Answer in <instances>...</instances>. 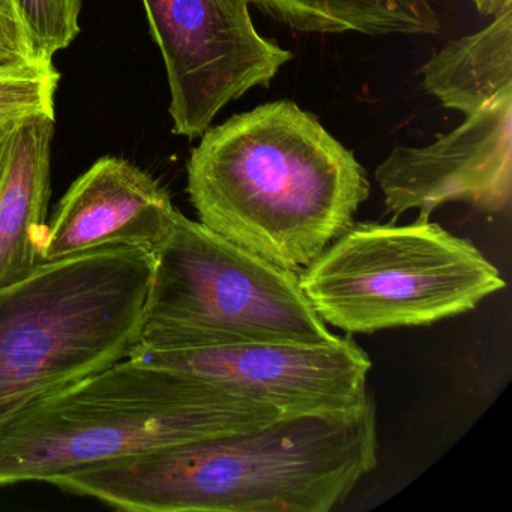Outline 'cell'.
<instances>
[{
    "instance_id": "cell-3",
    "label": "cell",
    "mask_w": 512,
    "mask_h": 512,
    "mask_svg": "<svg viewBox=\"0 0 512 512\" xmlns=\"http://www.w3.org/2000/svg\"><path fill=\"white\" fill-rule=\"evenodd\" d=\"M283 416L230 400L184 371L127 356L0 427V485L50 482L89 464L230 436Z\"/></svg>"
},
{
    "instance_id": "cell-10",
    "label": "cell",
    "mask_w": 512,
    "mask_h": 512,
    "mask_svg": "<svg viewBox=\"0 0 512 512\" xmlns=\"http://www.w3.org/2000/svg\"><path fill=\"white\" fill-rule=\"evenodd\" d=\"M178 212L149 173L124 158H101L56 206L41 242V263L107 245L154 254L172 233Z\"/></svg>"
},
{
    "instance_id": "cell-8",
    "label": "cell",
    "mask_w": 512,
    "mask_h": 512,
    "mask_svg": "<svg viewBox=\"0 0 512 512\" xmlns=\"http://www.w3.org/2000/svg\"><path fill=\"white\" fill-rule=\"evenodd\" d=\"M128 356L184 371L224 397L287 415L347 409L370 395L371 361L352 337L317 346L133 347Z\"/></svg>"
},
{
    "instance_id": "cell-15",
    "label": "cell",
    "mask_w": 512,
    "mask_h": 512,
    "mask_svg": "<svg viewBox=\"0 0 512 512\" xmlns=\"http://www.w3.org/2000/svg\"><path fill=\"white\" fill-rule=\"evenodd\" d=\"M38 58L52 61L79 37L82 0H8Z\"/></svg>"
},
{
    "instance_id": "cell-5",
    "label": "cell",
    "mask_w": 512,
    "mask_h": 512,
    "mask_svg": "<svg viewBox=\"0 0 512 512\" xmlns=\"http://www.w3.org/2000/svg\"><path fill=\"white\" fill-rule=\"evenodd\" d=\"M299 281L323 322L347 334L433 325L506 286L472 242L422 217L403 226L353 223Z\"/></svg>"
},
{
    "instance_id": "cell-14",
    "label": "cell",
    "mask_w": 512,
    "mask_h": 512,
    "mask_svg": "<svg viewBox=\"0 0 512 512\" xmlns=\"http://www.w3.org/2000/svg\"><path fill=\"white\" fill-rule=\"evenodd\" d=\"M61 74L52 61L0 68V124H20L35 115L55 116Z\"/></svg>"
},
{
    "instance_id": "cell-18",
    "label": "cell",
    "mask_w": 512,
    "mask_h": 512,
    "mask_svg": "<svg viewBox=\"0 0 512 512\" xmlns=\"http://www.w3.org/2000/svg\"><path fill=\"white\" fill-rule=\"evenodd\" d=\"M479 13L484 16H500L506 11L512 10V0H473Z\"/></svg>"
},
{
    "instance_id": "cell-12",
    "label": "cell",
    "mask_w": 512,
    "mask_h": 512,
    "mask_svg": "<svg viewBox=\"0 0 512 512\" xmlns=\"http://www.w3.org/2000/svg\"><path fill=\"white\" fill-rule=\"evenodd\" d=\"M422 73L431 95L466 116L512 89V10L478 34L451 41Z\"/></svg>"
},
{
    "instance_id": "cell-4",
    "label": "cell",
    "mask_w": 512,
    "mask_h": 512,
    "mask_svg": "<svg viewBox=\"0 0 512 512\" xmlns=\"http://www.w3.org/2000/svg\"><path fill=\"white\" fill-rule=\"evenodd\" d=\"M149 251L107 245L0 287V427L35 401L127 358L154 280Z\"/></svg>"
},
{
    "instance_id": "cell-17",
    "label": "cell",
    "mask_w": 512,
    "mask_h": 512,
    "mask_svg": "<svg viewBox=\"0 0 512 512\" xmlns=\"http://www.w3.org/2000/svg\"><path fill=\"white\" fill-rule=\"evenodd\" d=\"M19 124H0V185L7 170L8 158H10L11 146H13L14 134Z\"/></svg>"
},
{
    "instance_id": "cell-7",
    "label": "cell",
    "mask_w": 512,
    "mask_h": 512,
    "mask_svg": "<svg viewBox=\"0 0 512 512\" xmlns=\"http://www.w3.org/2000/svg\"><path fill=\"white\" fill-rule=\"evenodd\" d=\"M170 86L173 133L199 139L227 104L269 86L293 58L265 40L253 0H142Z\"/></svg>"
},
{
    "instance_id": "cell-1",
    "label": "cell",
    "mask_w": 512,
    "mask_h": 512,
    "mask_svg": "<svg viewBox=\"0 0 512 512\" xmlns=\"http://www.w3.org/2000/svg\"><path fill=\"white\" fill-rule=\"evenodd\" d=\"M377 464L371 394L347 409L89 464L49 484L134 512H328Z\"/></svg>"
},
{
    "instance_id": "cell-16",
    "label": "cell",
    "mask_w": 512,
    "mask_h": 512,
    "mask_svg": "<svg viewBox=\"0 0 512 512\" xmlns=\"http://www.w3.org/2000/svg\"><path fill=\"white\" fill-rule=\"evenodd\" d=\"M40 61L10 2L0 0V68Z\"/></svg>"
},
{
    "instance_id": "cell-11",
    "label": "cell",
    "mask_w": 512,
    "mask_h": 512,
    "mask_svg": "<svg viewBox=\"0 0 512 512\" xmlns=\"http://www.w3.org/2000/svg\"><path fill=\"white\" fill-rule=\"evenodd\" d=\"M55 116L20 122L0 185V287L28 277L41 263L50 199Z\"/></svg>"
},
{
    "instance_id": "cell-13",
    "label": "cell",
    "mask_w": 512,
    "mask_h": 512,
    "mask_svg": "<svg viewBox=\"0 0 512 512\" xmlns=\"http://www.w3.org/2000/svg\"><path fill=\"white\" fill-rule=\"evenodd\" d=\"M277 22L314 34L431 35L440 31L431 0H253Z\"/></svg>"
},
{
    "instance_id": "cell-6",
    "label": "cell",
    "mask_w": 512,
    "mask_h": 512,
    "mask_svg": "<svg viewBox=\"0 0 512 512\" xmlns=\"http://www.w3.org/2000/svg\"><path fill=\"white\" fill-rule=\"evenodd\" d=\"M142 334L134 347L328 344L299 274L274 265L178 212L155 251Z\"/></svg>"
},
{
    "instance_id": "cell-9",
    "label": "cell",
    "mask_w": 512,
    "mask_h": 512,
    "mask_svg": "<svg viewBox=\"0 0 512 512\" xmlns=\"http://www.w3.org/2000/svg\"><path fill=\"white\" fill-rule=\"evenodd\" d=\"M385 208L394 218L440 206L469 203L506 211L512 197V89L497 95L446 136L424 148L397 146L377 167Z\"/></svg>"
},
{
    "instance_id": "cell-2",
    "label": "cell",
    "mask_w": 512,
    "mask_h": 512,
    "mask_svg": "<svg viewBox=\"0 0 512 512\" xmlns=\"http://www.w3.org/2000/svg\"><path fill=\"white\" fill-rule=\"evenodd\" d=\"M199 223L289 271H304L370 197L355 155L289 101L206 131L188 161Z\"/></svg>"
}]
</instances>
